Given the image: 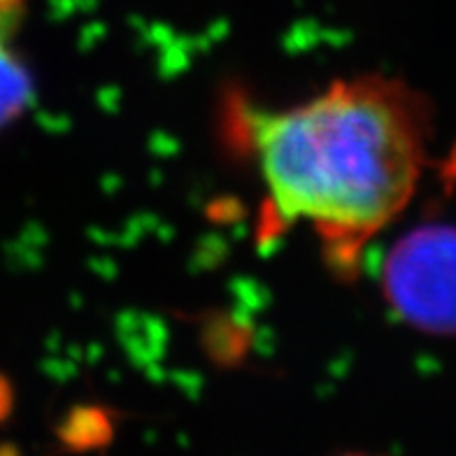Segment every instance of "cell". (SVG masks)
Masks as SVG:
<instances>
[{
	"mask_svg": "<svg viewBox=\"0 0 456 456\" xmlns=\"http://www.w3.org/2000/svg\"><path fill=\"white\" fill-rule=\"evenodd\" d=\"M428 135L431 102L370 75L258 121L256 144L277 215L310 216L326 240L363 245L412 199Z\"/></svg>",
	"mask_w": 456,
	"mask_h": 456,
	"instance_id": "1",
	"label": "cell"
},
{
	"mask_svg": "<svg viewBox=\"0 0 456 456\" xmlns=\"http://www.w3.org/2000/svg\"><path fill=\"white\" fill-rule=\"evenodd\" d=\"M385 296L414 329L456 333V228L421 226L394 245L385 264Z\"/></svg>",
	"mask_w": 456,
	"mask_h": 456,
	"instance_id": "2",
	"label": "cell"
},
{
	"mask_svg": "<svg viewBox=\"0 0 456 456\" xmlns=\"http://www.w3.org/2000/svg\"><path fill=\"white\" fill-rule=\"evenodd\" d=\"M56 438L68 452L105 450L114 440V410L98 403H77L59 419Z\"/></svg>",
	"mask_w": 456,
	"mask_h": 456,
	"instance_id": "3",
	"label": "cell"
},
{
	"mask_svg": "<svg viewBox=\"0 0 456 456\" xmlns=\"http://www.w3.org/2000/svg\"><path fill=\"white\" fill-rule=\"evenodd\" d=\"M12 37L0 36V128L12 124L26 112L33 96V75L24 59L10 47Z\"/></svg>",
	"mask_w": 456,
	"mask_h": 456,
	"instance_id": "4",
	"label": "cell"
},
{
	"mask_svg": "<svg viewBox=\"0 0 456 456\" xmlns=\"http://www.w3.org/2000/svg\"><path fill=\"white\" fill-rule=\"evenodd\" d=\"M200 342L205 352L219 366H238L252 347V330L240 319L215 313L205 317Z\"/></svg>",
	"mask_w": 456,
	"mask_h": 456,
	"instance_id": "5",
	"label": "cell"
},
{
	"mask_svg": "<svg viewBox=\"0 0 456 456\" xmlns=\"http://www.w3.org/2000/svg\"><path fill=\"white\" fill-rule=\"evenodd\" d=\"M14 408V389H12V382L0 372V424L12 414Z\"/></svg>",
	"mask_w": 456,
	"mask_h": 456,
	"instance_id": "6",
	"label": "cell"
},
{
	"mask_svg": "<svg viewBox=\"0 0 456 456\" xmlns=\"http://www.w3.org/2000/svg\"><path fill=\"white\" fill-rule=\"evenodd\" d=\"M26 0H0V17L24 19Z\"/></svg>",
	"mask_w": 456,
	"mask_h": 456,
	"instance_id": "7",
	"label": "cell"
}]
</instances>
